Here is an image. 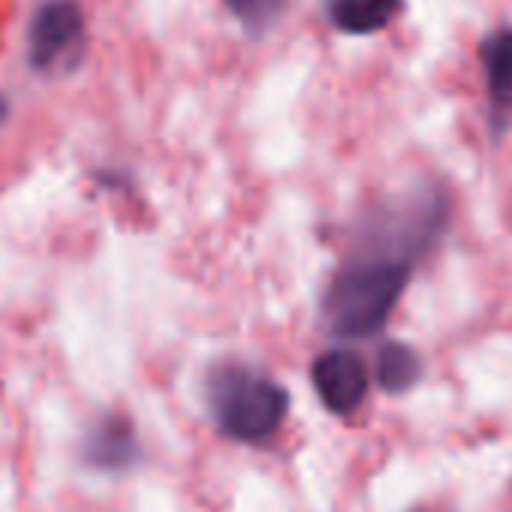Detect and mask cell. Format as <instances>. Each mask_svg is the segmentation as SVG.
Instances as JSON below:
<instances>
[{
	"label": "cell",
	"instance_id": "cell-11",
	"mask_svg": "<svg viewBox=\"0 0 512 512\" xmlns=\"http://www.w3.org/2000/svg\"><path fill=\"white\" fill-rule=\"evenodd\" d=\"M416 512H434V509H416Z\"/></svg>",
	"mask_w": 512,
	"mask_h": 512
},
{
	"label": "cell",
	"instance_id": "cell-1",
	"mask_svg": "<svg viewBox=\"0 0 512 512\" xmlns=\"http://www.w3.org/2000/svg\"><path fill=\"white\" fill-rule=\"evenodd\" d=\"M416 263L413 256L389 247L356 244L323 293L320 317L326 332L338 341L377 338L401 305Z\"/></svg>",
	"mask_w": 512,
	"mask_h": 512
},
{
	"label": "cell",
	"instance_id": "cell-5",
	"mask_svg": "<svg viewBox=\"0 0 512 512\" xmlns=\"http://www.w3.org/2000/svg\"><path fill=\"white\" fill-rule=\"evenodd\" d=\"M479 64L485 76L488 130L497 142L512 127V25H497L482 37Z\"/></svg>",
	"mask_w": 512,
	"mask_h": 512
},
{
	"label": "cell",
	"instance_id": "cell-10",
	"mask_svg": "<svg viewBox=\"0 0 512 512\" xmlns=\"http://www.w3.org/2000/svg\"><path fill=\"white\" fill-rule=\"evenodd\" d=\"M4 118H7V100L0 97V121H4Z\"/></svg>",
	"mask_w": 512,
	"mask_h": 512
},
{
	"label": "cell",
	"instance_id": "cell-3",
	"mask_svg": "<svg viewBox=\"0 0 512 512\" xmlns=\"http://www.w3.org/2000/svg\"><path fill=\"white\" fill-rule=\"evenodd\" d=\"M85 43V13L76 0H46L28 31V61L43 76L73 70Z\"/></svg>",
	"mask_w": 512,
	"mask_h": 512
},
{
	"label": "cell",
	"instance_id": "cell-9",
	"mask_svg": "<svg viewBox=\"0 0 512 512\" xmlns=\"http://www.w3.org/2000/svg\"><path fill=\"white\" fill-rule=\"evenodd\" d=\"M223 4L247 31L263 34L281 22V16L290 7V0H223Z\"/></svg>",
	"mask_w": 512,
	"mask_h": 512
},
{
	"label": "cell",
	"instance_id": "cell-8",
	"mask_svg": "<svg viewBox=\"0 0 512 512\" xmlns=\"http://www.w3.org/2000/svg\"><path fill=\"white\" fill-rule=\"evenodd\" d=\"M377 386L386 395H404L425 377V362L416 347L404 341H386L377 353Z\"/></svg>",
	"mask_w": 512,
	"mask_h": 512
},
{
	"label": "cell",
	"instance_id": "cell-4",
	"mask_svg": "<svg viewBox=\"0 0 512 512\" xmlns=\"http://www.w3.org/2000/svg\"><path fill=\"white\" fill-rule=\"evenodd\" d=\"M311 383L317 398L332 416H353L371 389V371L365 359L350 347H329L311 365Z\"/></svg>",
	"mask_w": 512,
	"mask_h": 512
},
{
	"label": "cell",
	"instance_id": "cell-2",
	"mask_svg": "<svg viewBox=\"0 0 512 512\" xmlns=\"http://www.w3.org/2000/svg\"><path fill=\"white\" fill-rule=\"evenodd\" d=\"M205 404L223 437L266 446L287 422L290 392L247 362H220L205 377Z\"/></svg>",
	"mask_w": 512,
	"mask_h": 512
},
{
	"label": "cell",
	"instance_id": "cell-7",
	"mask_svg": "<svg viewBox=\"0 0 512 512\" xmlns=\"http://www.w3.org/2000/svg\"><path fill=\"white\" fill-rule=\"evenodd\" d=\"M407 0H326V19L347 37H371L395 25Z\"/></svg>",
	"mask_w": 512,
	"mask_h": 512
},
{
	"label": "cell",
	"instance_id": "cell-6",
	"mask_svg": "<svg viewBox=\"0 0 512 512\" xmlns=\"http://www.w3.org/2000/svg\"><path fill=\"white\" fill-rule=\"evenodd\" d=\"M82 461L100 473H124L142 461V443L124 413L97 416L82 437Z\"/></svg>",
	"mask_w": 512,
	"mask_h": 512
}]
</instances>
